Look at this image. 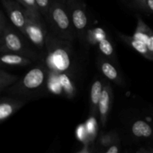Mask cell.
<instances>
[{
    "label": "cell",
    "instance_id": "e0dca14e",
    "mask_svg": "<svg viewBox=\"0 0 153 153\" xmlns=\"http://www.w3.org/2000/svg\"><path fill=\"white\" fill-rule=\"evenodd\" d=\"M117 141H120V137L117 133L115 131H110L105 134L100 136L99 139V143L104 148H108Z\"/></svg>",
    "mask_w": 153,
    "mask_h": 153
},
{
    "label": "cell",
    "instance_id": "7a4b0ae2",
    "mask_svg": "<svg viewBox=\"0 0 153 153\" xmlns=\"http://www.w3.org/2000/svg\"><path fill=\"white\" fill-rule=\"evenodd\" d=\"M49 70L41 61L27 72L14 85L4 91L6 95L22 99L26 102L38 97H42L47 92Z\"/></svg>",
    "mask_w": 153,
    "mask_h": 153
},
{
    "label": "cell",
    "instance_id": "8fae6325",
    "mask_svg": "<svg viewBox=\"0 0 153 153\" xmlns=\"http://www.w3.org/2000/svg\"><path fill=\"white\" fill-rule=\"evenodd\" d=\"M113 100V88L111 85L110 81L108 80L105 78L102 92L101 97H100V103H99V116H100V123L103 127L105 126L107 124Z\"/></svg>",
    "mask_w": 153,
    "mask_h": 153
},
{
    "label": "cell",
    "instance_id": "44dd1931",
    "mask_svg": "<svg viewBox=\"0 0 153 153\" xmlns=\"http://www.w3.org/2000/svg\"><path fill=\"white\" fill-rule=\"evenodd\" d=\"M87 134H88V131L85 126L82 125L77 128V137L79 140H85Z\"/></svg>",
    "mask_w": 153,
    "mask_h": 153
},
{
    "label": "cell",
    "instance_id": "d6986e66",
    "mask_svg": "<svg viewBox=\"0 0 153 153\" xmlns=\"http://www.w3.org/2000/svg\"><path fill=\"white\" fill-rule=\"evenodd\" d=\"M16 1H19L26 10L34 13H40L37 7L36 0H16Z\"/></svg>",
    "mask_w": 153,
    "mask_h": 153
},
{
    "label": "cell",
    "instance_id": "2e32d148",
    "mask_svg": "<svg viewBox=\"0 0 153 153\" xmlns=\"http://www.w3.org/2000/svg\"><path fill=\"white\" fill-rule=\"evenodd\" d=\"M20 77L16 75L10 74L4 69L0 70V93L3 94L4 91L9 87L14 85Z\"/></svg>",
    "mask_w": 153,
    "mask_h": 153
},
{
    "label": "cell",
    "instance_id": "603a6c76",
    "mask_svg": "<svg viewBox=\"0 0 153 153\" xmlns=\"http://www.w3.org/2000/svg\"><path fill=\"white\" fill-rule=\"evenodd\" d=\"M146 4L149 10L153 12V0H146Z\"/></svg>",
    "mask_w": 153,
    "mask_h": 153
},
{
    "label": "cell",
    "instance_id": "ac0fdd59",
    "mask_svg": "<svg viewBox=\"0 0 153 153\" xmlns=\"http://www.w3.org/2000/svg\"><path fill=\"white\" fill-rule=\"evenodd\" d=\"M55 0H36L37 7L39 10L43 15V17L47 14L48 11L49 10L51 5L52 4Z\"/></svg>",
    "mask_w": 153,
    "mask_h": 153
},
{
    "label": "cell",
    "instance_id": "7c38bea8",
    "mask_svg": "<svg viewBox=\"0 0 153 153\" xmlns=\"http://www.w3.org/2000/svg\"><path fill=\"white\" fill-rule=\"evenodd\" d=\"M27 102L11 96H2L0 98V122L3 123L22 108Z\"/></svg>",
    "mask_w": 153,
    "mask_h": 153
},
{
    "label": "cell",
    "instance_id": "9c48e42d",
    "mask_svg": "<svg viewBox=\"0 0 153 153\" xmlns=\"http://www.w3.org/2000/svg\"><path fill=\"white\" fill-rule=\"evenodd\" d=\"M1 4L10 22L23 34L26 22L25 7L16 0H1Z\"/></svg>",
    "mask_w": 153,
    "mask_h": 153
},
{
    "label": "cell",
    "instance_id": "52a82bcc",
    "mask_svg": "<svg viewBox=\"0 0 153 153\" xmlns=\"http://www.w3.org/2000/svg\"><path fill=\"white\" fill-rule=\"evenodd\" d=\"M75 76L67 73H55L49 71L46 90L47 93L73 99L77 94Z\"/></svg>",
    "mask_w": 153,
    "mask_h": 153
},
{
    "label": "cell",
    "instance_id": "ba28073f",
    "mask_svg": "<svg viewBox=\"0 0 153 153\" xmlns=\"http://www.w3.org/2000/svg\"><path fill=\"white\" fill-rule=\"evenodd\" d=\"M90 43L98 45L100 53L116 64L117 58L114 46L103 28L97 27L93 30H89L88 35V44Z\"/></svg>",
    "mask_w": 153,
    "mask_h": 153
},
{
    "label": "cell",
    "instance_id": "277c9868",
    "mask_svg": "<svg viewBox=\"0 0 153 153\" xmlns=\"http://www.w3.org/2000/svg\"><path fill=\"white\" fill-rule=\"evenodd\" d=\"M49 32L61 40L73 43L76 34L65 1L55 0L44 16Z\"/></svg>",
    "mask_w": 153,
    "mask_h": 153
},
{
    "label": "cell",
    "instance_id": "6da1fadb",
    "mask_svg": "<svg viewBox=\"0 0 153 153\" xmlns=\"http://www.w3.org/2000/svg\"><path fill=\"white\" fill-rule=\"evenodd\" d=\"M40 61L52 73H67L75 77L79 73V61L72 42L61 40L50 32L48 34Z\"/></svg>",
    "mask_w": 153,
    "mask_h": 153
},
{
    "label": "cell",
    "instance_id": "ffe728a7",
    "mask_svg": "<svg viewBox=\"0 0 153 153\" xmlns=\"http://www.w3.org/2000/svg\"><path fill=\"white\" fill-rule=\"evenodd\" d=\"M133 7L142 11H149V8L146 4V0H126Z\"/></svg>",
    "mask_w": 153,
    "mask_h": 153
},
{
    "label": "cell",
    "instance_id": "9a60e30c",
    "mask_svg": "<svg viewBox=\"0 0 153 153\" xmlns=\"http://www.w3.org/2000/svg\"><path fill=\"white\" fill-rule=\"evenodd\" d=\"M130 129L133 135L138 138H149L153 133L151 126L145 121L140 120H137L133 122Z\"/></svg>",
    "mask_w": 153,
    "mask_h": 153
},
{
    "label": "cell",
    "instance_id": "4fadbf2b",
    "mask_svg": "<svg viewBox=\"0 0 153 153\" xmlns=\"http://www.w3.org/2000/svg\"><path fill=\"white\" fill-rule=\"evenodd\" d=\"M105 78H97L91 87L89 97V114L91 117H95L99 114V103L102 92Z\"/></svg>",
    "mask_w": 153,
    "mask_h": 153
},
{
    "label": "cell",
    "instance_id": "30bf717a",
    "mask_svg": "<svg viewBox=\"0 0 153 153\" xmlns=\"http://www.w3.org/2000/svg\"><path fill=\"white\" fill-rule=\"evenodd\" d=\"M96 65L99 71L108 80L119 86H125L126 82L123 76L117 70L114 63L112 62L111 60L108 59L102 54H99L96 58Z\"/></svg>",
    "mask_w": 153,
    "mask_h": 153
},
{
    "label": "cell",
    "instance_id": "5bb4252c",
    "mask_svg": "<svg viewBox=\"0 0 153 153\" xmlns=\"http://www.w3.org/2000/svg\"><path fill=\"white\" fill-rule=\"evenodd\" d=\"M1 68L4 67H24L31 65L34 62L31 58L13 52L1 53Z\"/></svg>",
    "mask_w": 153,
    "mask_h": 153
},
{
    "label": "cell",
    "instance_id": "3957f363",
    "mask_svg": "<svg viewBox=\"0 0 153 153\" xmlns=\"http://www.w3.org/2000/svg\"><path fill=\"white\" fill-rule=\"evenodd\" d=\"M0 52H13L31 58L35 63L40 62L42 53L39 52L28 39L16 28L4 16L3 10L0 16Z\"/></svg>",
    "mask_w": 153,
    "mask_h": 153
},
{
    "label": "cell",
    "instance_id": "8992f818",
    "mask_svg": "<svg viewBox=\"0 0 153 153\" xmlns=\"http://www.w3.org/2000/svg\"><path fill=\"white\" fill-rule=\"evenodd\" d=\"M65 4L76 31V40L82 46L86 47L88 46V31L90 30L86 5L82 0H67Z\"/></svg>",
    "mask_w": 153,
    "mask_h": 153
},
{
    "label": "cell",
    "instance_id": "cb8c5ba5",
    "mask_svg": "<svg viewBox=\"0 0 153 153\" xmlns=\"http://www.w3.org/2000/svg\"><path fill=\"white\" fill-rule=\"evenodd\" d=\"M60 1H66L67 0H60Z\"/></svg>",
    "mask_w": 153,
    "mask_h": 153
},
{
    "label": "cell",
    "instance_id": "5b68a950",
    "mask_svg": "<svg viewBox=\"0 0 153 153\" xmlns=\"http://www.w3.org/2000/svg\"><path fill=\"white\" fill-rule=\"evenodd\" d=\"M26 22L23 34L40 52H43L49 31L45 18L40 13H34L25 9Z\"/></svg>",
    "mask_w": 153,
    "mask_h": 153
},
{
    "label": "cell",
    "instance_id": "7402d4cb",
    "mask_svg": "<svg viewBox=\"0 0 153 153\" xmlns=\"http://www.w3.org/2000/svg\"><path fill=\"white\" fill-rule=\"evenodd\" d=\"M120 152V141H117L111 145L107 149L105 150L106 153H117Z\"/></svg>",
    "mask_w": 153,
    "mask_h": 153
}]
</instances>
